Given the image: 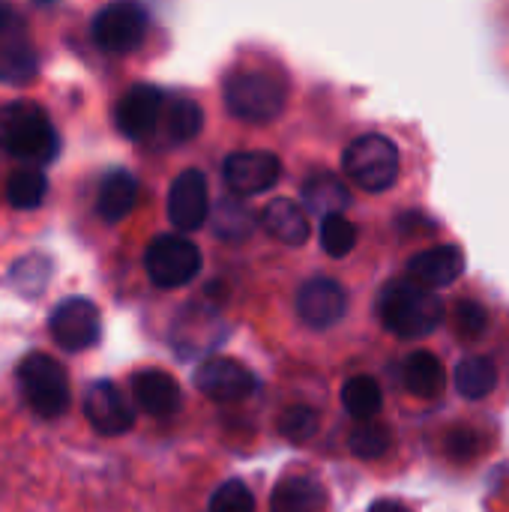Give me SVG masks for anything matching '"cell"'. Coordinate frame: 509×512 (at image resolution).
Masks as SVG:
<instances>
[{
    "instance_id": "d590c367",
    "label": "cell",
    "mask_w": 509,
    "mask_h": 512,
    "mask_svg": "<svg viewBox=\"0 0 509 512\" xmlns=\"http://www.w3.org/2000/svg\"><path fill=\"white\" fill-rule=\"evenodd\" d=\"M36 3H54V0H36Z\"/></svg>"
},
{
    "instance_id": "7402d4cb",
    "label": "cell",
    "mask_w": 509,
    "mask_h": 512,
    "mask_svg": "<svg viewBox=\"0 0 509 512\" xmlns=\"http://www.w3.org/2000/svg\"><path fill=\"white\" fill-rule=\"evenodd\" d=\"M402 381H405V387H408L414 396H420V399H435V396L444 390V384H447V372H444V366H441V360H438L435 354L417 351V354H411V357L405 360V366H402Z\"/></svg>"
},
{
    "instance_id": "cb8c5ba5",
    "label": "cell",
    "mask_w": 509,
    "mask_h": 512,
    "mask_svg": "<svg viewBox=\"0 0 509 512\" xmlns=\"http://www.w3.org/2000/svg\"><path fill=\"white\" fill-rule=\"evenodd\" d=\"M498 387V369L486 357H465L456 366V390L465 399H486Z\"/></svg>"
},
{
    "instance_id": "52a82bcc",
    "label": "cell",
    "mask_w": 509,
    "mask_h": 512,
    "mask_svg": "<svg viewBox=\"0 0 509 512\" xmlns=\"http://www.w3.org/2000/svg\"><path fill=\"white\" fill-rule=\"evenodd\" d=\"M147 36V9L138 0H111L93 18V42L102 51L126 54Z\"/></svg>"
},
{
    "instance_id": "4316f807",
    "label": "cell",
    "mask_w": 509,
    "mask_h": 512,
    "mask_svg": "<svg viewBox=\"0 0 509 512\" xmlns=\"http://www.w3.org/2000/svg\"><path fill=\"white\" fill-rule=\"evenodd\" d=\"M51 279V261L45 255H27L9 270V282L18 294L39 297Z\"/></svg>"
},
{
    "instance_id": "7c38bea8",
    "label": "cell",
    "mask_w": 509,
    "mask_h": 512,
    "mask_svg": "<svg viewBox=\"0 0 509 512\" xmlns=\"http://www.w3.org/2000/svg\"><path fill=\"white\" fill-rule=\"evenodd\" d=\"M84 417L93 426V432H99L105 438L126 435L135 423V411H132L129 399L111 381L90 384V390L84 396Z\"/></svg>"
},
{
    "instance_id": "5b68a950",
    "label": "cell",
    "mask_w": 509,
    "mask_h": 512,
    "mask_svg": "<svg viewBox=\"0 0 509 512\" xmlns=\"http://www.w3.org/2000/svg\"><path fill=\"white\" fill-rule=\"evenodd\" d=\"M18 387L30 411L39 414L42 420H54L66 414L72 399L63 366L48 354H30L18 363Z\"/></svg>"
},
{
    "instance_id": "7a4b0ae2",
    "label": "cell",
    "mask_w": 509,
    "mask_h": 512,
    "mask_svg": "<svg viewBox=\"0 0 509 512\" xmlns=\"http://www.w3.org/2000/svg\"><path fill=\"white\" fill-rule=\"evenodd\" d=\"M222 96L237 120L270 123L288 105V81L273 69H234L222 84Z\"/></svg>"
},
{
    "instance_id": "8fae6325",
    "label": "cell",
    "mask_w": 509,
    "mask_h": 512,
    "mask_svg": "<svg viewBox=\"0 0 509 512\" xmlns=\"http://www.w3.org/2000/svg\"><path fill=\"white\" fill-rule=\"evenodd\" d=\"M195 387L207 399H216V402H243L255 393L258 381L243 363H237L231 357H213L198 366Z\"/></svg>"
},
{
    "instance_id": "83f0119b",
    "label": "cell",
    "mask_w": 509,
    "mask_h": 512,
    "mask_svg": "<svg viewBox=\"0 0 509 512\" xmlns=\"http://www.w3.org/2000/svg\"><path fill=\"white\" fill-rule=\"evenodd\" d=\"M213 231L225 240H243L252 231V213L243 207V198H225L216 204V216H213Z\"/></svg>"
},
{
    "instance_id": "d4e9b609",
    "label": "cell",
    "mask_w": 509,
    "mask_h": 512,
    "mask_svg": "<svg viewBox=\"0 0 509 512\" xmlns=\"http://www.w3.org/2000/svg\"><path fill=\"white\" fill-rule=\"evenodd\" d=\"M342 405H345V411L354 420H372V417H378V411L384 405V396H381L378 381L369 378V375H357V378L345 381V387H342Z\"/></svg>"
},
{
    "instance_id": "484cf974",
    "label": "cell",
    "mask_w": 509,
    "mask_h": 512,
    "mask_svg": "<svg viewBox=\"0 0 509 512\" xmlns=\"http://www.w3.org/2000/svg\"><path fill=\"white\" fill-rule=\"evenodd\" d=\"M390 444H393L390 429L375 420H360L348 435V447L357 459H381L390 450Z\"/></svg>"
},
{
    "instance_id": "e0dca14e",
    "label": "cell",
    "mask_w": 509,
    "mask_h": 512,
    "mask_svg": "<svg viewBox=\"0 0 509 512\" xmlns=\"http://www.w3.org/2000/svg\"><path fill=\"white\" fill-rule=\"evenodd\" d=\"M261 225L267 228L270 237H276L285 246H303L312 234L306 210L291 201V198H273L261 210Z\"/></svg>"
},
{
    "instance_id": "277c9868",
    "label": "cell",
    "mask_w": 509,
    "mask_h": 512,
    "mask_svg": "<svg viewBox=\"0 0 509 512\" xmlns=\"http://www.w3.org/2000/svg\"><path fill=\"white\" fill-rule=\"evenodd\" d=\"M342 168L345 174L372 195L387 192L396 180H399V168H402V156L399 147L387 138V135H360L345 147L342 156Z\"/></svg>"
},
{
    "instance_id": "6da1fadb",
    "label": "cell",
    "mask_w": 509,
    "mask_h": 512,
    "mask_svg": "<svg viewBox=\"0 0 509 512\" xmlns=\"http://www.w3.org/2000/svg\"><path fill=\"white\" fill-rule=\"evenodd\" d=\"M381 324L399 339H423L435 333L444 321V303L435 291L411 282L396 279L387 282L378 297Z\"/></svg>"
},
{
    "instance_id": "3957f363",
    "label": "cell",
    "mask_w": 509,
    "mask_h": 512,
    "mask_svg": "<svg viewBox=\"0 0 509 512\" xmlns=\"http://www.w3.org/2000/svg\"><path fill=\"white\" fill-rule=\"evenodd\" d=\"M0 150L27 165L51 162L57 156V132L48 114L33 102L0 105Z\"/></svg>"
},
{
    "instance_id": "f546056e",
    "label": "cell",
    "mask_w": 509,
    "mask_h": 512,
    "mask_svg": "<svg viewBox=\"0 0 509 512\" xmlns=\"http://www.w3.org/2000/svg\"><path fill=\"white\" fill-rule=\"evenodd\" d=\"M453 327H456L459 339L477 342L489 330V312H486V306L477 303V300H459L456 309H453Z\"/></svg>"
},
{
    "instance_id": "1f68e13d",
    "label": "cell",
    "mask_w": 509,
    "mask_h": 512,
    "mask_svg": "<svg viewBox=\"0 0 509 512\" xmlns=\"http://www.w3.org/2000/svg\"><path fill=\"white\" fill-rule=\"evenodd\" d=\"M210 512H255V498L243 480H228L213 492Z\"/></svg>"
},
{
    "instance_id": "2e32d148",
    "label": "cell",
    "mask_w": 509,
    "mask_h": 512,
    "mask_svg": "<svg viewBox=\"0 0 509 512\" xmlns=\"http://www.w3.org/2000/svg\"><path fill=\"white\" fill-rule=\"evenodd\" d=\"M132 399L150 417H171L180 408V387L162 369H141L132 378Z\"/></svg>"
},
{
    "instance_id": "836d02e7",
    "label": "cell",
    "mask_w": 509,
    "mask_h": 512,
    "mask_svg": "<svg viewBox=\"0 0 509 512\" xmlns=\"http://www.w3.org/2000/svg\"><path fill=\"white\" fill-rule=\"evenodd\" d=\"M18 30H21V18H18L15 6L6 3V0H0V36L6 39V36H12Z\"/></svg>"
},
{
    "instance_id": "e575fe53",
    "label": "cell",
    "mask_w": 509,
    "mask_h": 512,
    "mask_svg": "<svg viewBox=\"0 0 509 512\" xmlns=\"http://www.w3.org/2000/svg\"><path fill=\"white\" fill-rule=\"evenodd\" d=\"M369 512H411L408 507H402V504H396V501H378L375 507Z\"/></svg>"
},
{
    "instance_id": "4dcf8cb0",
    "label": "cell",
    "mask_w": 509,
    "mask_h": 512,
    "mask_svg": "<svg viewBox=\"0 0 509 512\" xmlns=\"http://www.w3.org/2000/svg\"><path fill=\"white\" fill-rule=\"evenodd\" d=\"M318 432V414L309 405H294L279 417V435L291 444H306Z\"/></svg>"
},
{
    "instance_id": "44dd1931",
    "label": "cell",
    "mask_w": 509,
    "mask_h": 512,
    "mask_svg": "<svg viewBox=\"0 0 509 512\" xmlns=\"http://www.w3.org/2000/svg\"><path fill=\"white\" fill-rule=\"evenodd\" d=\"M303 201H306V207L312 213L333 216V213H342L351 204V192H348V186L336 174L318 171V174H312L303 183Z\"/></svg>"
},
{
    "instance_id": "d6986e66",
    "label": "cell",
    "mask_w": 509,
    "mask_h": 512,
    "mask_svg": "<svg viewBox=\"0 0 509 512\" xmlns=\"http://www.w3.org/2000/svg\"><path fill=\"white\" fill-rule=\"evenodd\" d=\"M270 512H327V492L312 477H285L273 489Z\"/></svg>"
},
{
    "instance_id": "603a6c76",
    "label": "cell",
    "mask_w": 509,
    "mask_h": 512,
    "mask_svg": "<svg viewBox=\"0 0 509 512\" xmlns=\"http://www.w3.org/2000/svg\"><path fill=\"white\" fill-rule=\"evenodd\" d=\"M48 195V177L39 165H24L9 174L6 180V201L18 210H36Z\"/></svg>"
},
{
    "instance_id": "8992f818",
    "label": "cell",
    "mask_w": 509,
    "mask_h": 512,
    "mask_svg": "<svg viewBox=\"0 0 509 512\" xmlns=\"http://www.w3.org/2000/svg\"><path fill=\"white\" fill-rule=\"evenodd\" d=\"M144 267L156 288H183L201 273V249L183 234H159L144 252Z\"/></svg>"
},
{
    "instance_id": "ac0fdd59",
    "label": "cell",
    "mask_w": 509,
    "mask_h": 512,
    "mask_svg": "<svg viewBox=\"0 0 509 512\" xmlns=\"http://www.w3.org/2000/svg\"><path fill=\"white\" fill-rule=\"evenodd\" d=\"M135 201H138V180L123 171V168H114L102 177L99 183V198H96V210L105 222H123L132 210H135Z\"/></svg>"
},
{
    "instance_id": "d6a6232c",
    "label": "cell",
    "mask_w": 509,
    "mask_h": 512,
    "mask_svg": "<svg viewBox=\"0 0 509 512\" xmlns=\"http://www.w3.org/2000/svg\"><path fill=\"white\" fill-rule=\"evenodd\" d=\"M444 450L456 462H468L471 456H477V435L471 429H453L444 441Z\"/></svg>"
},
{
    "instance_id": "30bf717a",
    "label": "cell",
    "mask_w": 509,
    "mask_h": 512,
    "mask_svg": "<svg viewBox=\"0 0 509 512\" xmlns=\"http://www.w3.org/2000/svg\"><path fill=\"white\" fill-rule=\"evenodd\" d=\"M207 177L198 168H186L174 177L168 189V219L177 231H195L210 216V195Z\"/></svg>"
},
{
    "instance_id": "ba28073f",
    "label": "cell",
    "mask_w": 509,
    "mask_h": 512,
    "mask_svg": "<svg viewBox=\"0 0 509 512\" xmlns=\"http://www.w3.org/2000/svg\"><path fill=\"white\" fill-rule=\"evenodd\" d=\"M48 330L63 351H87L99 342L102 318L87 297H66L63 303L54 306L48 318Z\"/></svg>"
},
{
    "instance_id": "9c48e42d",
    "label": "cell",
    "mask_w": 509,
    "mask_h": 512,
    "mask_svg": "<svg viewBox=\"0 0 509 512\" xmlns=\"http://www.w3.org/2000/svg\"><path fill=\"white\" fill-rule=\"evenodd\" d=\"M222 177L237 198H252V195L270 192L279 183L282 162H279V156H273L267 150H240L225 159Z\"/></svg>"
},
{
    "instance_id": "4fadbf2b",
    "label": "cell",
    "mask_w": 509,
    "mask_h": 512,
    "mask_svg": "<svg viewBox=\"0 0 509 512\" xmlns=\"http://www.w3.org/2000/svg\"><path fill=\"white\" fill-rule=\"evenodd\" d=\"M162 105H165V96H162L159 87H153V84H135V87H129L120 96L117 108H114L117 129L126 138H132V141L147 138L159 126Z\"/></svg>"
},
{
    "instance_id": "f1b7e54d",
    "label": "cell",
    "mask_w": 509,
    "mask_h": 512,
    "mask_svg": "<svg viewBox=\"0 0 509 512\" xmlns=\"http://www.w3.org/2000/svg\"><path fill=\"white\" fill-rule=\"evenodd\" d=\"M321 246L330 258H345L357 246V225L342 213L324 216L321 222Z\"/></svg>"
},
{
    "instance_id": "5bb4252c",
    "label": "cell",
    "mask_w": 509,
    "mask_h": 512,
    "mask_svg": "<svg viewBox=\"0 0 509 512\" xmlns=\"http://www.w3.org/2000/svg\"><path fill=\"white\" fill-rule=\"evenodd\" d=\"M345 312H348V294L336 279L318 276L297 291V315L315 330H327L339 324Z\"/></svg>"
},
{
    "instance_id": "9a60e30c",
    "label": "cell",
    "mask_w": 509,
    "mask_h": 512,
    "mask_svg": "<svg viewBox=\"0 0 509 512\" xmlns=\"http://www.w3.org/2000/svg\"><path fill=\"white\" fill-rule=\"evenodd\" d=\"M462 273H465V255L459 246H432L408 261V279L429 291L453 285Z\"/></svg>"
},
{
    "instance_id": "ffe728a7",
    "label": "cell",
    "mask_w": 509,
    "mask_h": 512,
    "mask_svg": "<svg viewBox=\"0 0 509 512\" xmlns=\"http://www.w3.org/2000/svg\"><path fill=\"white\" fill-rule=\"evenodd\" d=\"M159 126L165 132V141H171L177 147V144H186V141L198 138L201 126H204V111H201V105L195 99L174 96L171 102L162 105Z\"/></svg>"
}]
</instances>
